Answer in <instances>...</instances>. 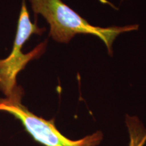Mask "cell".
<instances>
[{
    "label": "cell",
    "instance_id": "6da1fadb",
    "mask_svg": "<svg viewBox=\"0 0 146 146\" xmlns=\"http://www.w3.org/2000/svg\"><path fill=\"white\" fill-rule=\"evenodd\" d=\"M35 14H41L50 26V36L58 43H67L76 34H91L99 37L112 54L113 41L120 33L136 31L137 25L107 28L89 24L62 0H29Z\"/></svg>",
    "mask_w": 146,
    "mask_h": 146
},
{
    "label": "cell",
    "instance_id": "7a4b0ae2",
    "mask_svg": "<svg viewBox=\"0 0 146 146\" xmlns=\"http://www.w3.org/2000/svg\"><path fill=\"white\" fill-rule=\"evenodd\" d=\"M23 89L18 86L9 97L0 98V112L12 115L19 120L25 130L38 143L44 146H96L103 138L100 131L78 140L69 139L64 136L54 123L31 112L22 103Z\"/></svg>",
    "mask_w": 146,
    "mask_h": 146
},
{
    "label": "cell",
    "instance_id": "3957f363",
    "mask_svg": "<svg viewBox=\"0 0 146 146\" xmlns=\"http://www.w3.org/2000/svg\"><path fill=\"white\" fill-rule=\"evenodd\" d=\"M45 31V28H39L36 23L31 21L26 1L23 0L12 52L8 57L0 59V91L5 97L10 96L18 87L19 72L29 62L39 58L45 52L47 41L42 42L27 54L23 52L24 45L33 35H41Z\"/></svg>",
    "mask_w": 146,
    "mask_h": 146
},
{
    "label": "cell",
    "instance_id": "277c9868",
    "mask_svg": "<svg viewBox=\"0 0 146 146\" xmlns=\"http://www.w3.org/2000/svg\"><path fill=\"white\" fill-rule=\"evenodd\" d=\"M126 125L130 139L129 146H143L146 142V128L139 118L127 115Z\"/></svg>",
    "mask_w": 146,
    "mask_h": 146
}]
</instances>
